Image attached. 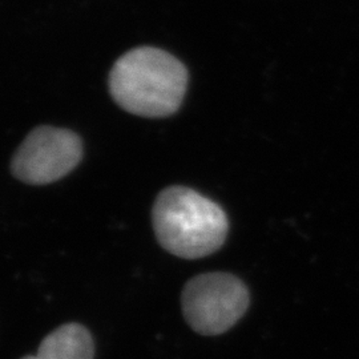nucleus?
<instances>
[{
  "instance_id": "nucleus-1",
  "label": "nucleus",
  "mask_w": 359,
  "mask_h": 359,
  "mask_svg": "<svg viewBox=\"0 0 359 359\" xmlns=\"http://www.w3.org/2000/svg\"><path fill=\"white\" fill-rule=\"evenodd\" d=\"M185 65L167 51L139 47L116 62L109 90L118 107L142 117H168L179 111L188 87Z\"/></svg>"
},
{
  "instance_id": "nucleus-2",
  "label": "nucleus",
  "mask_w": 359,
  "mask_h": 359,
  "mask_svg": "<svg viewBox=\"0 0 359 359\" xmlns=\"http://www.w3.org/2000/svg\"><path fill=\"white\" fill-rule=\"evenodd\" d=\"M152 216L160 245L169 253L185 259L216 253L229 231L224 209L185 187H169L160 193Z\"/></svg>"
},
{
  "instance_id": "nucleus-3",
  "label": "nucleus",
  "mask_w": 359,
  "mask_h": 359,
  "mask_svg": "<svg viewBox=\"0 0 359 359\" xmlns=\"http://www.w3.org/2000/svg\"><path fill=\"white\" fill-rule=\"evenodd\" d=\"M250 297L244 281L231 273H206L185 285L181 304L185 321L196 333H226L243 318Z\"/></svg>"
},
{
  "instance_id": "nucleus-4",
  "label": "nucleus",
  "mask_w": 359,
  "mask_h": 359,
  "mask_svg": "<svg viewBox=\"0 0 359 359\" xmlns=\"http://www.w3.org/2000/svg\"><path fill=\"white\" fill-rule=\"evenodd\" d=\"M83 156V144L72 130L34 129L13 156V173L31 185H46L72 172Z\"/></svg>"
},
{
  "instance_id": "nucleus-5",
  "label": "nucleus",
  "mask_w": 359,
  "mask_h": 359,
  "mask_svg": "<svg viewBox=\"0 0 359 359\" xmlns=\"http://www.w3.org/2000/svg\"><path fill=\"white\" fill-rule=\"evenodd\" d=\"M90 332L79 323H67L48 334L39 346L38 359H93Z\"/></svg>"
},
{
  "instance_id": "nucleus-6",
  "label": "nucleus",
  "mask_w": 359,
  "mask_h": 359,
  "mask_svg": "<svg viewBox=\"0 0 359 359\" xmlns=\"http://www.w3.org/2000/svg\"><path fill=\"white\" fill-rule=\"evenodd\" d=\"M22 359H38V357L35 355V357H26V358H22Z\"/></svg>"
}]
</instances>
